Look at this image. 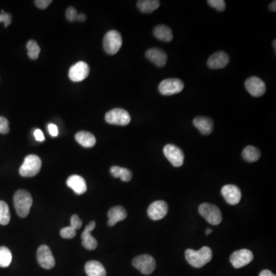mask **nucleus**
Instances as JSON below:
<instances>
[{"instance_id":"obj_1","label":"nucleus","mask_w":276,"mask_h":276,"mask_svg":"<svg viewBox=\"0 0 276 276\" xmlns=\"http://www.w3.org/2000/svg\"><path fill=\"white\" fill-rule=\"evenodd\" d=\"M185 258L190 266L194 268H202L210 262L212 258V252L209 247L204 246L200 250H193L191 248L186 249Z\"/></svg>"},{"instance_id":"obj_2","label":"nucleus","mask_w":276,"mask_h":276,"mask_svg":"<svg viewBox=\"0 0 276 276\" xmlns=\"http://www.w3.org/2000/svg\"><path fill=\"white\" fill-rule=\"evenodd\" d=\"M33 203L31 194L26 190H18L14 194V207L19 217L26 218L29 215Z\"/></svg>"},{"instance_id":"obj_3","label":"nucleus","mask_w":276,"mask_h":276,"mask_svg":"<svg viewBox=\"0 0 276 276\" xmlns=\"http://www.w3.org/2000/svg\"><path fill=\"white\" fill-rule=\"evenodd\" d=\"M41 161L38 156L31 154L26 156L24 162L19 168V173L23 177H33L39 172Z\"/></svg>"},{"instance_id":"obj_4","label":"nucleus","mask_w":276,"mask_h":276,"mask_svg":"<svg viewBox=\"0 0 276 276\" xmlns=\"http://www.w3.org/2000/svg\"><path fill=\"white\" fill-rule=\"evenodd\" d=\"M104 49L109 55H115L122 46V37L116 30H110L106 33L103 39Z\"/></svg>"},{"instance_id":"obj_5","label":"nucleus","mask_w":276,"mask_h":276,"mask_svg":"<svg viewBox=\"0 0 276 276\" xmlns=\"http://www.w3.org/2000/svg\"><path fill=\"white\" fill-rule=\"evenodd\" d=\"M199 212L209 224L213 226L219 225L223 219L220 209L213 204L207 203L201 204L199 207Z\"/></svg>"},{"instance_id":"obj_6","label":"nucleus","mask_w":276,"mask_h":276,"mask_svg":"<svg viewBox=\"0 0 276 276\" xmlns=\"http://www.w3.org/2000/svg\"><path fill=\"white\" fill-rule=\"evenodd\" d=\"M132 264L142 274H151L154 271L156 268V261L151 255L144 254V255H138L132 261Z\"/></svg>"},{"instance_id":"obj_7","label":"nucleus","mask_w":276,"mask_h":276,"mask_svg":"<svg viewBox=\"0 0 276 276\" xmlns=\"http://www.w3.org/2000/svg\"><path fill=\"white\" fill-rule=\"evenodd\" d=\"M131 116L126 110L122 108H114L105 114L106 122L114 125L126 126L131 122Z\"/></svg>"},{"instance_id":"obj_8","label":"nucleus","mask_w":276,"mask_h":276,"mask_svg":"<svg viewBox=\"0 0 276 276\" xmlns=\"http://www.w3.org/2000/svg\"><path fill=\"white\" fill-rule=\"evenodd\" d=\"M184 84L178 78H168L161 81L159 85V92L165 96L176 95L183 91Z\"/></svg>"},{"instance_id":"obj_9","label":"nucleus","mask_w":276,"mask_h":276,"mask_svg":"<svg viewBox=\"0 0 276 276\" xmlns=\"http://www.w3.org/2000/svg\"><path fill=\"white\" fill-rule=\"evenodd\" d=\"M164 154L166 158L168 159L175 168H179L183 165L184 154L183 150L176 145L171 144V143L166 145L164 148Z\"/></svg>"},{"instance_id":"obj_10","label":"nucleus","mask_w":276,"mask_h":276,"mask_svg":"<svg viewBox=\"0 0 276 276\" xmlns=\"http://www.w3.org/2000/svg\"><path fill=\"white\" fill-rule=\"evenodd\" d=\"M253 253L246 248L236 251L232 254L230 260L235 269H240L249 264L253 260Z\"/></svg>"},{"instance_id":"obj_11","label":"nucleus","mask_w":276,"mask_h":276,"mask_svg":"<svg viewBox=\"0 0 276 276\" xmlns=\"http://www.w3.org/2000/svg\"><path fill=\"white\" fill-rule=\"evenodd\" d=\"M37 260L38 264L45 269H52L55 265V258L52 255L50 248L46 245H42L37 250Z\"/></svg>"},{"instance_id":"obj_12","label":"nucleus","mask_w":276,"mask_h":276,"mask_svg":"<svg viewBox=\"0 0 276 276\" xmlns=\"http://www.w3.org/2000/svg\"><path fill=\"white\" fill-rule=\"evenodd\" d=\"M90 69L88 65L85 62H78L69 69V77L74 82L85 80L89 75Z\"/></svg>"},{"instance_id":"obj_13","label":"nucleus","mask_w":276,"mask_h":276,"mask_svg":"<svg viewBox=\"0 0 276 276\" xmlns=\"http://www.w3.org/2000/svg\"><path fill=\"white\" fill-rule=\"evenodd\" d=\"M245 87L247 92L253 97H261L266 93V87L264 81L255 76L246 79Z\"/></svg>"},{"instance_id":"obj_14","label":"nucleus","mask_w":276,"mask_h":276,"mask_svg":"<svg viewBox=\"0 0 276 276\" xmlns=\"http://www.w3.org/2000/svg\"><path fill=\"white\" fill-rule=\"evenodd\" d=\"M168 212V205L163 200H157L149 206L147 214L152 220H160L165 217Z\"/></svg>"},{"instance_id":"obj_15","label":"nucleus","mask_w":276,"mask_h":276,"mask_svg":"<svg viewBox=\"0 0 276 276\" xmlns=\"http://www.w3.org/2000/svg\"><path fill=\"white\" fill-rule=\"evenodd\" d=\"M221 193L226 202L230 205H237L241 200V190L235 185L228 184L223 186L221 190Z\"/></svg>"},{"instance_id":"obj_16","label":"nucleus","mask_w":276,"mask_h":276,"mask_svg":"<svg viewBox=\"0 0 276 276\" xmlns=\"http://www.w3.org/2000/svg\"><path fill=\"white\" fill-rule=\"evenodd\" d=\"M95 226L96 224L95 221H91L81 234V244L88 250H94L98 246V242L91 234L95 230Z\"/></svg>"},{"instance_id":"obj_17","label":"nucleus","mask_w":276,"mask_h":276,"mask_svg":"<svg viewBox=\"0 0 276 276\" xmlns=\"http://www.w3.org/2000/svg\"><path fill=\"white\" fill-rule=\"evenodd\" d=\"M230 62V57L225 52L212 54L207 61V66L211 69H220L226 67Z\"/></svg>"},{"instance_id":"obj_18","label":"nucleus","mask_w":276,"mask_h":276,"mask_svg":"<svg viewBox=\"0 0 276 276\" xmlns=\"http://www.w3.org/2000/svg\"><path fill=\"white\" fill-rule=\"evenodd\" d=\"M146 58L157 67H164L168 61V55L161 48H152L146 52Z\"/></svg>"},{"instance_id":"obj_19","label":"nucleus","mask_w":276,"mask_h":276,"mask_svg":"<svg viewBox=\"0 0 276 276\" xmlns=\"http://www.w3.org/2000/svg\"><path fill=\"white\" fill-rule=\"evenodd\" d=\"M66 183H67L68 186L78 195H81L86 192V182H85V179L79 175H71L68 178Z\"/></svg>"},{"instance_id":"obj_20","label":"nucleus","mask_w":276,"mask_h":276,"mask_svg":"<svg viewBox=\"0 0 276 276\" xmlns=\"http://www.w3.org/2000/svg\"><path fill=\"white\" fill-rule=\"evenodd\" d=\"M127 216H128V213L124 207L121 206L112 207L107 212V216L109 219L107 221V225L109 226H115L116 223L126 219Z\"/></svg>"},{"instance_id":"obj_21","label":"nucleus","mask_w":276,"mask_h":276,"mask_svg":"<svg viewBox=\"0 0 276 276\" xmlns=\"http://www.w3.org/2000/svg\"><path fill=\"white\" fill-rule=\"evenodd\" d=\"M194 126L204 135H210L213 130V121L209 117H197L193 121Z\"/></svg>"},{"instance_id":"obj_22","label":"nucleus","mask_w":276,"mask_h":276,"mask_svg":"<svg viewBox=\"0 0 276 276\" xmlns=\"http://www.w3.org/2000/svg\"><path fill=\"white\" fill-rule=\"evenodd\" d=\"M85 270L88 276H107V273L103 265L98 261H88L85 264Z\"/></svg>"},{"instance_id":"obj_23","label":"nucleus","mask_w":276,"mask_h":276,"mask_svg":"<svg viewBox=\"0 0 276 276\" xmlns=\"http://www.w3.org/2000/svg\"><path fill=\"white\" fill-rule=\"evenodd\" d=\"M75 140L82 147L90 148L95 146L96 138L92 133L88 131H79L75 135Z\"/></svg>"},{"instance_id":"obj_24","label":"nucleus","mask_w":276,"mask_h":276,"mask_svg":"<svg viewBox=\"0 0 276 276\" xmlns=\"http://www.w3.org/2000/svg\"><path fill=\"white\" fill-rule=\"evenodd\" d=\"M154 35L157 39L166 42H169L172 39V30L171 28L164 25H160L154 28Z\"/></svg>"},{"instance_id":"obj_25","label":"nucleus","mask_w":276,"mask_h":276,"mask_svg":"<svg viewBox=\"0 0 276 276\" xmlns=\"http://www.w3.org/2000/svg\"><path fill=\"white\" fill-rule=\"evenodd\" d=\"M160 5L161 2L158 0H140L137 3L138 9L143 13H151L158 9Z\"/></svg>"},{"instance_id":"obj_26","label":"nucleus","mask_w":276,"mask_h":276,"mask_svg":"<svg viewBox=\"0 0 276 276\" xmlns=\"http://www.w3.org/2000/svg\"><path fill=\"white\" fill-rule=\"evenodd\" d=\"M110 172L114 177L121 178V180L124 182L130 181L132 179V172L127 168L113 166L110 168Z\"/></svg>"},{"instance_id":"obj_27","label":"nucleus","mask_w":276,"mask_h":276,"mask_svg":"<svg viewBox=\"0 0 276 276\" xmlns=\"http://www.w3.org/2000/svg\"><path fill=\"white\" fill-rule=\"evenodd\" d=\"M244 160L248 163H253L259 161L261 157V152L259 149L253 146H247L242 153Z\"/></svg>"},{"instance_id":"obj_28","label":"nucleus","mask_w":276,"mask_h":276,"mask_svg":"<svg viewBox=\"0 0 276 276\" xmlns=\"http://www.w3.org/2000/svg\"><path fill=\"white\" fill-rule=\"evenodd\" d=\"M11 215L9 206L2 200H0V225L5 226L10 222Z\"/></svg>"},{"instance_id":"obj_29","label":"nucleus","mask_w":276,"mask_h":276,"mask_svg":"<svg viewBox=\"0 0 276 276\" xmlns=\"http://www.w3.org/2000/svg\"><path fill=\"white\" fill-rule=\"evenodd\" d=\"M12 252L5 246H0V267L6 268L12 262Z\"/></svg>"},{"instance_id":"obj_30","label":"nucleus","mask_w":276,"mask_h":276,"mask_svg":"<svg viewBox=\"0 0 276 276\" xmlns=\"http://www.w3.org/2000/svg\"><path fill=\"white\" fill-rule=\"evenodd\" d=\"M26 48H27L28 50V56L30 59H33V60L38 59L41 49H40V47L38 46L36 41L34 40H30L27 42Z\"/></svg>"},{"instance_id":"obj_31","label":"nucleus","mask_w":276,"mask_h":276,"mask_svg":"<svg viewBox=\"0 0 276 276\" xmlns=\"http://www.w3.org/2000/svg\"><path fill=\"white\" fill-rule=\"evenodd\" d=\"M61 237L62 238L67 239V240H71L74 238L76 236V230L71 226H67V227L63 228L60 230Z\"/></svg>"},{"instance_id":"obj_32","label":"nucleus","mask_w":276,"mask_h":276,"mask_svg":"<svg viewBox=\"0 0 276 276\" xmlns=\"http://www.w3.org/2000/svg\"><path fill=\"white\" fill-rule=\"evenodd\" d=\"M207 3L219 12H223L226 9V2L223 0H208Z\"/></svg>"},{"instance_id":"obj_33","label":"nucleus","mask_w":276,"mask_h":276,"mask_svg":"<svg viewBox=\"0 0 276 276\" xmlns=\"http://www.w3.org/2000/svg\"><path fill=\"white\" fill-rule=\"evenodd\" d=\"M9 132V124L5 117L0 116V134L6 135Z\"/></svg>"},{"instance_id":"obj_34","label":"nucleus","mask_w":276,"mask_h":276,"mask_svg":"<svg viewBox=\"0 0 276 276\" xmlns=\"http://www.w3.org/2000/svg\"><path fill=\"white\" fill-rule=\"evenodd\" d=\"M66 16L68 20L70 21V22H74V21L77 20L78 12L74 9V7L70 6L66 10Z\"/></svg>"},{"instance_id":"obj_35","label":"nucleus","mask_w":276,"mask_h":276,"mask_svg":"<svg viewBox=\"0 0 276 276\" xmlns=\"http://www.w3.org/2000/svg\"><path fill=\"white\" fill-rule=\"evenodd\" d=\"M0 23H3L5 27L9 26L12 23V16L10 14L5 13L4 11H2V13L0 14Z\"/></svg>"},{"instance_id":"obj_36","label":"nucleus","mask_w":276,"mask_h":276,"mask_svg":"<svg viewBox=\"0 0 276 276\" xmlns=\"http://www.w3.org/2000/svg\"><path fill=\"white\" fill-rule=\"evenodd\" d=\"M82 226V221L80 219L78 215H73L71 217V226L74 228V230H77Z\"/></svg>"},{"instance_id":"obj_37","label":"nucleus","mask_w":276,"mask_h":276,"mask_svg":"<svg viewBox=\"0 0 276 276\" xmlns=\"http://www.w3.org/2000/svg\"><path fill=\"white\" fill-rule=\"evenodd\" d=\"M52 0H35L34 4L40 9H45L48 5L52 3Z\"/></svg>"},{"instance_id":"obj_38","label":"nucleus","mask_w":276,"mask_h":276,"mask_svg":"<svg viewBox=\"0 0 276 276\" xmlns=\"http://www.w3.org/2000/svg\"><path fill=\"white\" fill-rule=\"evenodd\" d=\"M48 131H49V134L52 135V137H57L59 135V129H58V127L55 124H48Z\"/></svg>"},{"instance_id":"obj_39","label":"nucleus","mask_w":276,"mask_h":276,"mask_svg":"<svg viewBox=\"0 0 276 276\" xmlns=\"http://www.w3.org/2000/svg\"><path fill=\"white\" fill-rule=\"evenodd\" d=\"M34 136L38 141L41 142L45 140V137H44L43 133H42V131H41V130H35V131H34Z\"/></svg>"},{"instance_id":"obj_40","label":"nucleus","mask_w":276,"mask_h":276,"mask_svg":"<svg viewBox=\"0 0 276 276\" xmlns=\"http://www.w3.org/2000/svg\"><path fill=\"white\" fill-rule=\"evenodd\" d=\"M259 276H276L271 271H269V270H263V271L261 272L260 274H259Z\"/></svg>"},{"instance_id":"obj_41","label":"nucleus","mask_w":276,"mask_h":276,"mask_svg":"<svg viewBox=\"0 0 276 276\" xmlns=\"http://www.w3.org/2000/svg\"><path fill=\"white\" fill-rule=\"evenodd\" d=\"M77 20L79 21V22H84V21L86 20V16H85V14H80V15H78Z\"/></svg>"},{"instance_id":"obj_42","label":"nucleus","mask_w":276,"mask_h":276,"mask_svg":"<svg viewBox=\"0 0 276 276\" xmlns=\"http://www.w3.org/2000/svg\"><path fill=\"white\" fill-rule=\"evenodd\" d=\"M269 9L273 11V12H276V1H273L270 5H269Z\"/></svg>"},{"instance_id":"obj_43","label":"nucleus","mask_w":276,"mask_h":276,"mask_svg":"<svg viewBox=\"0 0 276 276\" xmlns=\"http://www.w3.org/2000/svg\"><path fill=\"white\" fill-rule=\"evenodd\" d=\"M212 233V230H211V229H207V230H206V235H209L210 234V233Z\"/></svg>"},{"instance_id":"obj_44","label":"nucleus","mask_w":276,"mask_h":276,"mask_svg":"<svg viewBox=\"0 0 276 276\" xmlns=\"http://www.w3.org/2000/svg\"><path fill=\"white\" fill-rule=\"evenodd\" d=\"M276 40H274V41H273V47H274L275 51H276Z\"/></svg>"}]
</instances>
